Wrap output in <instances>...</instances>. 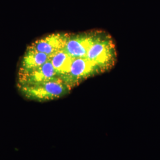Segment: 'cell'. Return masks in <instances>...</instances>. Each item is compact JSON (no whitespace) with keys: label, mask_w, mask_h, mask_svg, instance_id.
Listing matches in <instances>:
<instances>
[{"label":"cell","mask_w":160,"mask_h":160,"mask_svg":"<svg viewBox=\"0 0 160 160\" xmlns=\"http://www.w3.org/2000/svg\"><path fill=\"white\" fill-rule=\"evenodd\" d=\"M17 87L24 97L41 102L64 97L72 90L59 77L45 82L30 85H17Z\"/></svg>","instance_id":"obj_1"},{"label":"cell","mask_w":160,"mask_h":160,"mask_svg":"<svg viewBox=\"0 0 160 160\" xmlns=\"http://www.w3.org/2000/svg\"><path fill=\"white\" fill-rule=\"evenodd\" d=\"M87 58L97 64L104 72L112 68L117 61V52L114 40L105 32L92 45Z\"/></svg>","instance_id":"obj_2"},{"label":"cell","mask_w":160,"mask_h":160,"mask_svg":"<svg viewBox=\"0 0 160 160\" xmlns=\"http://www.w3.org/2000/svg\"><path fill=\"white\" fill-rule=\"evenodd\" d=\"M104 72L102 69L87 58H74L68 74L61 77L72 89L84 80Z\"/></svg>","instance_id":"obj_3"},{"label":"cell","mask_w":160,"mask_h":160,"mask_svg":"<svg viewBox=\"0 0 160 160\" xmlns=\"http://www.w3.org/2000/svg\"><path fill=\"white\" fill-rule=\"evenodd\" d=\"M104 33L101 30H92L70 34L63 50L73 58L87 57L92 45Z\"/></svg>","instance_id":"obj_4"},{"label":"cell","mask_w":160,"mask_h":160,"mask_svg":"<svg viewBox=\"0 0 160 160\" xmlns=\"http://www.w3.org/2000/svg\"><path fill=\"white\" fill-rule=\"evenodd\" d=\"M69 35L65 32L52 33L34 41L28 47L52 57L63 49Z\"/></svg>","instance_id":"obj_5"},{"label":"cell","mask_w":160,"mask_h":160,"mask_svg":"<svg viewBox=\"0 0 160 160\" xmlns=\"http://www.w3.org/2000/svg\"><path fill=\"white\" fill-rule=\"evenodd\" d=\"M59 77L51 60L34 71L23 74H18L17 85H30L45 82Z\"/></svg>","instance_id":"obj_6"},{"label":"cell","mask_w":160,"mask_h":160,"mask_svg":"<svg viewBox=\"0 0 160 160\" xmlns=\"http://www.w3.org/2000/svg\"><path fill=\"white\" fill-rule=\"evenodd\" d=\"M51 57L28 47L18 69V74L29 73L51 60Z\"/></svg>","instance_id":"obj_7"},{"label":"cell","mask_w":160,"mask_h":160,"mask_svg":"<svg viewBox=\"0 0 160 160\" xmlns=\"http://www.w3.org/2000/svg\"><path fill=\"white\" fill-rule=\"evenodd\" d=\"M74 59L63 49L52 56L51 61L59 77L68 74Z\"/></svg>","instance_id":"obj_8"}]
</instances>
